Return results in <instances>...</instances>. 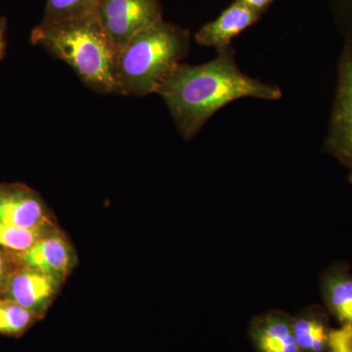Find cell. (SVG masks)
<instances>
[{
  "label": "cell",
  "instance_id": "obj_19",
  "mask_svg": "<svg viewBox=\"0 0 352 352\" xmlns=\"http://www.w3.org/2000/svg\"><path fill=\"white\" fill-rule=\"evenodd\" d=\"M6 48V23L0 18V58L3 55Z\"/></svg>",
  "mask_w": 352,
  "mask_h": 352
},
{
  "label": "cell",
  "instance_id": "obj_2",
  "mask_svg": "<svg viewBox=\"0 0 352 352\" xmlns=\"http://www.w3.org/2000/svg\"><path fill=\"white\" fill-rule=\"evenodd\" d=\"M32 41L68 64L92 91L118 94L119 50L97 15L43 22L32 32Z\"/></svg>",
  "mask_w": 352,
  "mask_h": 352
},
{
  "label": "cell",
  "instance_id": "obj_3",
  "mask_svg": "<svg viewBox=\"0 0 352 352\" xmlns=\"http://www.w3.org/2000/svg\"><path fill=\"white\" fill-rule=\"evenodd\" d=\"M189 48L188 30L164 20L139 32L118 54V94L139 97L156 94L188 55Z\"/></svg>",
  "mask_w": 352,
  "mask_h": 352
},
{
  "label": "cell",
  "instance_id": "obj_11",
  "mask_svg": "<svg viewBox=\"0 0 352 352\" xmlns=\"http://www.w3.org/2000/svg\"><path fill=\"white\" fill-rule=\"evenodd\" d=\"M320 293L328 314L340 325H352V272L349 266L336 263L324 271Z\"/></svg>",
  "mask_w": 352,
  "mask_h": 352
},
{
  "label": "cell",
  "instance_id": "obj_10",
  "mask_svg": "<svg viewBox=\"0 0 352 352\" xmlns=\"http://www.w3.org/2000/svg\"><path fill=\"white\" fill-rule=\"evenodd\" d=\"M250 333L258 352H300L293 317L282 310H270L254 317Z\"/></svg>",
  "mask_w": 352,
  "mask_h": 352
},
{
  "label": "cell",
  "instance_id": "obj_16",
  "mask_svg": "<svg viewBox=\"0 0 352 352\" xmlns=\"http://www.w3.org/2000/svg\"><path fill=\"white\" fill-rule=\"evenodd\" d=\"M329 352H352V325H340L329 335Z\"/></svg>",
  "mask_w": 352,
  "mask_h": 352
},
{
  "label": "cell",
  "instance_id": "obj_17",
  "mask_svg": "<svg viewBox=\"0 0 352 352\" xmlns=\"http://www.w3.org/2000/svg\"><path fill=\"white\" fill-rule=\"evenodd\" d=\"M10 274L8 266H7L6 256H4L3 252L0 251V291L6 288L7 280Z\"/></svg>",
  "mask_w": 352,
  "mask_h": 352
},
{
  "label": "cell",
  "instance_id": "obj_9",
  "mask_svg": "<svg viewBox=\"0 0 352 352\" xmlns=\"http://www.w3.org/2000/svg\"><path fill=\"white\" fill-rule=\"evenodd\" d=\"M261 15L242 0H235L219 17L199 30L196 41L201 45L214 47L217 51L226 50L230 46L233 38L258 22Z\"/></svg>",
  "mask_w": 352,
  "mask_h": 352
},
{
  "label": "cell",
  "instance_id": "obj_13",
  "mask_svg": "<svg viewBox=\"0 0 352 352\" xmlns=\"http://www.w3.org/2000/svg\"><path fill=\"white\" fill-rule=\"evenodd\" d=\"M39 315L13 300H0V333L19 337L38 320Z\"/></svg>",
  "mask_w": 352,
  "mask_h": 352
},
{
  "label": "cell",
  "instance_id": "obj_18",
  "mask_svg": "<svg viewBox=\"0 0 352 352\" xmlns=\"http://www.w3.org/2000/svg\"><path fill=\"white\" fill-rule=\"evenodd\" d=\"M248 6L256 10L259 14H263L268 6H270L273 0H242Z\"/></svg>",
  "mask_w": 352,
  "mask_h": 352
},
{
  "label": "cell",
  "instance_id": "obj_15",
  "mask_svg": "<svg viewBox=\"0 0 352 352\" xmlns=\"http://www.w3.org/2000/svg\"><path fill=\"white\" fill-rule=\"evenodd\" d=\"M50 229H23L0 222V247L13 252H24L36 244Z\"/></svg>",
  "mask_w": 352,
  "mask_h": 352
},
{
  "label": "cell",
  "instance_id": "obj_7",
  "mask_svg": "<svg viewBox=\"0 0 352 352\" xmlns=\"http://www.w3.org/2000/svg\"><path fill=\"white\" fill-rule=\"evenodd\" d=\"M61 281L59 278L41 271L23 267L11 273L4 291L8 300L41 315L50 305Z\"/></svg>",
  "mask_w": 352,
  "mask_h": 352
},
{
  "label": "cell",
  "instance_id": "obj_8",
  "mask_svg": "<svg viewBox=\"0 0 352 352\" xmlns=\"http://www.w3.org/2000/svg\"><path fill=\"white\" fill-rule=\"evenodd\" d=\"M14 258L23 267L41 271L63 279L73 261V250L61 234L51 231L24 252H14Z\"/></svg>",
  "mask_w": 352,
  "mask_h": 352
},
{
  "label": "cell",
  "instance_id": "obj_5",
  "mask_svg": "<svg viewBox=\"0 0 352 352\" xmlns=\"http://www.w3.org/2000/svg\"><path fill=\"white\" fill-rule=\"evenodd\" d=\"M328 151L349 168L352 177V50L340 59L339 87L333 110Z\"/></svg>",
  "mask_w": 352,
  "mask_h": 352
},
{
  "label": "cell",
  "instance_id": "obj_6",
  "mask_svg": "<svg viewBox=\"0 0 352 352\" xmlns=\"http://www.w3.org/2000/svg\"><path fill=\"white\" fill-rule=\"evenodd\" d=\"M41 197L24 185L0 186V222L23 229L53 228Z\"/></svg>",
  "mask_w": 352,
  "mask_h": 352
},
{
  "label": "cell",
  "instance_id": "obj_12",
  "mask_svg": "<svg viewBox=\"0 0 352 352\" xmlns=\"http://www.w3.org/2000/svg\"><path fill=\"white\" fill-rule=\"evenodd\" d=\"M293 329L300 352H329L331 329L326 308L311 305L293 317Z\"/></svg>",
  "mask_w": 352,
  "mask_h": 352
},
{
  "label": "cell",
  "instance_id": "obj_4",
  "mask_svg": "<svg viewBox=\"0 0 352 352\" xmlns=\"http://www.w3.org/2000/svg\"><path fill=\"white\" fill-rule=\"evenodd\" d=\"M97 17L118 50L163 20L160 0H102Z\"/></svg>",
  "mask_w": 352,
  "mask_h": 352
},
{
  "label": "cell",
  "instance_id": "obj_1",
  "mask_svg": "<svg viewBox=\"0 0 352 352\" xmlns=\"http://www.w3.org/2000/svg\"><path fill=\"white\" fill-rule=\"evenodd\" d=\"M215 59L199 66L179 64L156 94L163 98L177 131L186 140L199 133L208 120L227 104L244 97L279 100L282 91L245 75L235 62L231 46L217 51Z\"/></svg>",
  "mask_w": 352,
  "mask_h": 352
},
{
  "label": "cell",
  "instance_id": "obj_14",
  "mask_svg": "<svg viewBox=\"0 0 352 352\" xmlns=\"http://www.w3.org/2000/svg\"><path fill=\"white\" fill-rule=\"evenodd\" d=\"M102 0H47L43 22L96 15Z\"/></svg>",
  "mask_w": 352,
  "mask_h": 352
}]
</instances>
